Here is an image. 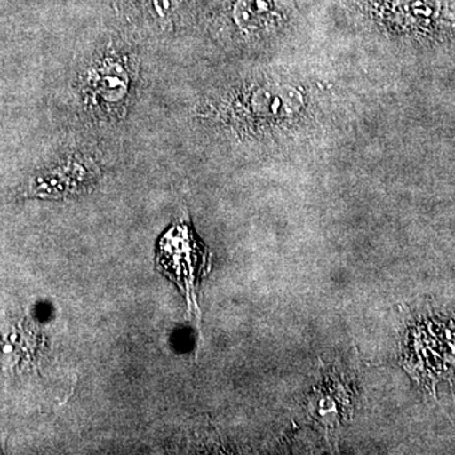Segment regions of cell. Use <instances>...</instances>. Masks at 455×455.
Wrapping results in <instances>:
<instances>
[{
  "label": "cell",
  "instance_id": "obj_1",
  "mask_svg": "<svg viewBox=\"0 0 455 455\" xmlns=\"http://www.w3.org/2000/svg\"><path fill=\"white\" fill-rule=\"evenodd\" d=\"M401 363L410 376L436 398V385L455 379V322L421 317L409 326L401 343Z\"/></svg>",
  "mask_w": 455,
  "mask_h": 455
},
{
  "label": "cell",
  "instance_id": "obj_2",
  "mask_svg": "<svg viewBox=\"0 0 455 455\" xmlns=\"http://www.w3.org/2000/svg\"><path fill=\"white\" fill-rule=\"evenodd\" d=\"M179 232L182 250L179 253L178 251L173 250L172 245L163 241L164 244L172 248V252H171L169 248L160 244V250L163 248L164 251L172 253V263H163L160 267H163L164 271V269L169 271L170 280L178 283L180 290H182V292L187 295L190 307L191 305L196 307L197 284H199L200 278L211 271V259H209L205 248L194 241L193 236L188 235L187 229H179Z\"/></svg>",
  "mask_w": 455,
  "mask_h": 455
},
{
  "label": "cell",
  "instance_id": "obj_3",
  "mask_svg": "<svg viewBox=\"0 0 455 455\" xmlns=\"http://www.w3.org/2000/svg\"><path fill=\"white\" fill-rule=\"evenodd\" d=\"M41 341L23 328H11L4 335L0 331V366L7 371L31 363Z\"/></svg>",
  "mask_w": 455,
  "mask_h": 455
},
{
  "label": "cell",
  "instance_id": "obj_4",
  "mask_svg": "<svg viewBox=\"0 0 455 455\" xmlns=\"http://www.w3.org/2000/svg\"><path fill=\"white\" fill-rule=\"evenodd\" d=\"M301 98L289 86L260 90L253 98L257 112L265 116H291L301 106Z\"/></svg>",
  "mask_w": 455,
  "mask_h": 455
},
{
  "label": "cell",
  "instance_id": "obj_5",
  "mask_svg": "<svg viewBox=\"0 0 455 455\" xmlns=\"http://www.w3.org/2000/svg\"><path fill=\"white\" fill-rule=\"evenodd\" d=\"M271 12L269 0H241L235 7V18L243 28L256 29L265 25Z\"/></svg>",
  "mask_w": 455,
  "mask_h": 455
},
{
  "label": "cell",
  "instance_id": "obj_6",
  "mask_svg": "<svg viewBox=\"0 0 455 455\" xmlns=\"http://www.w3.org/2000/svg\"><path fill=\"white\" fill-rule=\"evenodd\" d=\"M155 8L157 9L158 13L169 14L175 7L176 0H154Z\"/></svg>",
  "mask_w": 455,
  "mask_h": 455
}]
</instances>
